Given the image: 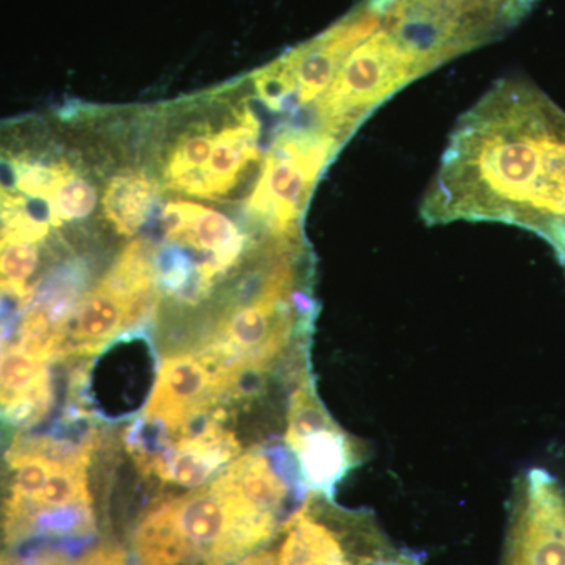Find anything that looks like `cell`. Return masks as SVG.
Instances as JSON below:
<instances>
[{
  "label": "cell",
  "mask_w": 565,
  "mask_h": 565,
  "mask_svg": "<svg viewBox=\"0 0 565 565\" xmlns=\"http://www.w3.org/2000/svg\"><path fill=\"white\" fill-rule=\"evenodd\" d=\"M228 565H275V555L269 550H256Z\"/></svg>",
  "instance_id": "obj_9"
},
{
  "label": "cell",
  "mask_w": 565,
  "mask_h": 565,
  "mask_svg": "<svg viewBox=\"0 0 565 565\" xmlns=\"http://www.w3.org/2000/svg\"><path fill=\"white\" fill-rule=\"evenodd\" d=\"M534 0H385L403 22L445 62L489 43L515 24Z\"/></svg>",
  "instance_id": "obj_4"
},
{
  "label": "cell",
  "mask_w": 565,
  "mask_h": 565,
  "mask_svg": "<svg viewBox=\"0 0 565 565\" xmlns=\"http://www.w3.org/2000/svg\"><path fill=\"white\" fill-rule=\"evenodd\" d=\"M214 373L196 353L167 356L143 415L156 419L174 435L196 411L222 405Z\"/></svg>",
  "instance_id": "obj_6"
},
{
  "label": "cell",
  "mask_w": 565,
  "mask_h": 565,
  "mask_svg": "<svg viewBox=\"0 0 565 565\" xmlns=\"http://www.w3.org/2000/svg\"><path fill=\"white\" fill-rule=\"evenodd\" d=\"M504 565H565V489L545 470L520 479Z\"/></svg>",
  "instance_id": "obj_5"
},
{
  "label": "cell",
  "mask_w": 565,
  "mask_h": 565,
  "mask_svg": "<svg viewBox=\"0 0 565 565\" xmlns=\"http://www.w3.org/2000/svg\"><path fill=\"white\" fill-rule=\"evenodd\" d=\"M54 401L47 363L14 348L0 352V418L13 426L43 422Z\"/></svg>",
  "instance_id": "obj_8"
},
{
  "label": "cell",
  "mask_w": 565,
  "mask_h": 565,
  "mask_svg": "<svg viewBox=\"0 0 565 565\" xmlns=\"http://www.w3.org/2000/svg\"><path fill=\"white\" fill-rule=\"evenodd\" d=\"M297 460L305 489L333 501L341 481L364 462V445L340 424L308 435L288 448Z\"/></svg>",
  "instance_id": "obj_7"
},
{
  "label": "cell",
  "mask_w": 565,
  "mask_h": 565,
  "mask_svg": "<svg viewBox=\"0 0 565 565\" xmlns=\"http://www.w3.org/2000/svg\"><path fill=\"white\" fill-rule=\"evenodd\" d=\"M280 520L258 511L226 478L154 505L137 525L140 565H228L273 541Z\"/></svg>",
  "instance_id": "obj_2"
},
{
  "label": "cell",
  "mask_w": 565,
  "mask_h": 565,
  "mask_svg": "<svg viewBox=\"0 0 565 565\" xmlns=\"http://www.w3.org/2000/svg\"><path fill=\"white\" fill-rule=\"evenodd\" d=\"M427 223L494 221L544 236L565 264V114L501 81L457 122L424 199Z\"/></svg>",
  "instance_id": "obj_1"
},
{
  "label": "cell",
  "mask_w": 565,
  "mask_h": 565,
  "mask_svg": "<svg viewBox=\"0 0 565 565\" xmlns=\"http://www.w3.org/2000/svg\"><path fill=\"white\" fill-rule=\"evenodd\" d=\"M426 73L429 71L414 52L381 25L341 65L321 99L323 118L349 140L371 111Z\"/></svg>",
  "instance_id": "obj_3"
}]
</instances>
